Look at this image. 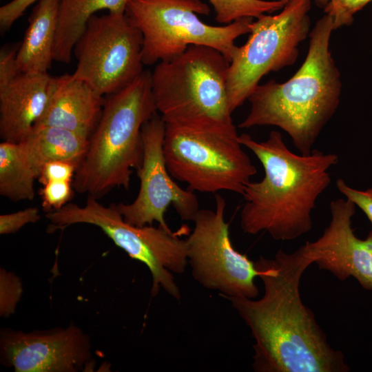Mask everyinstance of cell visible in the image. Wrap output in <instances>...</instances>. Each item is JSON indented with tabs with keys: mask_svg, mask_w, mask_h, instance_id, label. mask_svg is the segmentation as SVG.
<instances>
[{
	"mask_svg": "<svg viewBox=\"0 0 372 372\" xmlns=\"http://www.w3.org/2000/svg\"><path fill=\"white\" fill-rule=\"evenodd\" d=\"M53 232L77 223L99 227L114 242L132 259L147 266L152 278L151 296H156L161 288L177 300L181 293L172 273L185 272L187 260V240L176 232L158 226L138 227L124 220L114 204L105 207L98 199L88 196L85 206L68 203L62 208L48 212Z\"/></svg>",
	"mask_w": 372,
	"mask_h": 372,
	"instance_id": "ba28073f",
	"label": "cell"
},
{
	"mask_svg": "<svg viewBox=\"0 0 372 372\" xmlns=\"http://www.w3.org/2000/svg\"><path fill=\"white\" fill-rule=\"evenodd\" d=\"M331 220L315 241L301 246L304 255L321 270L340 280L353 277L366 290H372V231L358 238L351 227L355 205L347 198L330 203Z\"/></svg>",
	"mask_w": 372,
	"mask_h": 372,
	"instance_id": "5bb4252c",
	"label": "cell"
},
{
	"mask_svg": "<svg viewBox=\"0 0 372 372\" xmlns=\"http://www.w3.org/2000/svg\"><path fill=\"white\" fill-rule=\"evenodd\" d=\"M156 112L149 70L108 95L75 172V191L99 199L115 187L127 189L132 169L142 163V127Z\"/></svg>",
	"mask_w": 372,
	"mask_h": 372,
	"instance_id": "277c9868",
	"label": "cell"
},
{
	"mask_svg": "<svg viewBox=\"0 0 372 372\" xmlns=\"http://www.w3.org/2000/svg\"><path fill=\"white\" fill-rule=\"evenodd\" d=\"M37 1L17 55L20 73H48L54 60L60 0Z\"/></svg>",
	"mask_w": 372,
	"mask_h": 372,
	"instance_id": "e0dca14e",
	"label": "cell"
},
{
	"mask_svg": "<svg viewBox=\"0 0 372 372\" xmlns=\"http://www.w3.org/2000/svg\"><path fill=\"white\" fill-rule=\"evenodd\" d=\"M311 0H290L276 14L253 21L247 41L236 46L227 70L231 112L248 99L260 79L295 63L299 45L311 32Z\"/></svg>",
	"mask_w": 372,
	"mask_h": 372,
	"instance_id": "9c48e42d",
	"label": "cell"
},
{
	"mask_svg": "<svg viewBox=\"0 0 372 372\" xmlns=\"http://www.w3.org/2000/svg\"><path fill=\"white\" fill-rule=\"evenodd\" d=\"M333 31L331 20L324 14L311 30L298 71L285 82L258 84L248 97L250 110L239 127L275 126L289 135L299 153L313 151L340 102L341 74L330 50Z\"/></svg>",
	"mask_w": 372,
	"mask_h": 372,
	"instance_id": "3957f363",
	"label": "cell"
},
{
	"mask_svg": "<svg viewBox=\"0 0 372 372\" xmlns=\"http://www.w3.org/2000/svg\"><path fill=\"white\" fill-rule=\"evenodd\" d=\"M39 0H12L0 8V26L6 30L21 17L25 10Z\"/></svg>",
	"mask_w": 372,
	"mask_h": 372,
	"instance_id": "f1b7e54d",
	"label": "cell"
},
{
	"mask_svg": "<svg viewBox=\"0 0 372 372\" xmlns=\"http://www.w3.org/2000/svg\"><path fill=\"white\" fill-rule=\"evenodd\" d=\"M143 36L125 14L92 15L74 46L72 76L103 96L118 92L144 71Z\"/></svg>",
	"mask_w": 372,
	"mask_h": 372,
	"instance_id": "30bf717a",
	"label": "cell"
},
{
	"mask_svg": "<svg viewBox=\"0 0 372 372\" xmlns=\"http://www.w3.org/2000/svg\"><path fill=\"white\" fill-rule=\"evenodd\" d=\"M40 219L37 207H28L17 212L0 216V234L15 233L22 227L34 223Z\"/></svg>",
	"mask_w": 372,
	"mask_h": 372,
	"instance_id": "d4e9b609",
	"label": "cell"
},
{
	"mask_svg": "<svg viewBox=\"0 0 372 372\" xmlns=\"http://www.w3.org/2000/svg\"><path fill=\"white\" fill-rule=\"evenodd\" d=\"M238 141L236 128L166 124L163 153L170 175L202 193L242 194L257 169Z\"/></svg>",
	"mask_w": 372,
	"mask_h": 372,
	"instance_id": "52a82bcc",
	"label": "cell"
},
{
	"mask_svg": "<svg viewBox=\"0 0 372 372\" xmlns=\"http://www.w3.org/2000/svg\"><path fill=\"white\" fill-rule=\"evenodd\" d=\"M238 141L257 157L265 172L260 181L250 180L242 194V231L252 235L265 231L276 240L308 233L312 211L331 182L329 169L338 163V156L317 149L309 154L293 153L275 130L263 141L248 134L238 135Z\"/></svg>",
	"mask_w": 372,
	"mask_h": 372,
	"instance_id": "7a4b0ae2",
	"label": "cell"
},
{
	"mask_svg": "<svg viewBox=\"0 0 372 372\" xmlns=\"http://www.w3.org/2000/svg\"><path fill=\"white\" fill-rule=\"evenodd\" d=\"M312 263L299 247L279 249L273 258L255 261L264 285L262 298L225 297L249 328L255 340L256 372H347L342 351L329 344L314 313L300 295L301 277Z\"/></svg>",
	"mask_w": 372,
	"mask_h": 372,
	"instance_id": "6da1fadb",
	"label": "cell"
},
{
	"mask_svg": "<svg viewBox=\"0 0 372 372\" xmlns=\"http://www.w3.org/2000/svg\"><path fill=\"white\" fill-rule=\"evenodd\" d=\"M276 1H282L285 2H287L290 0H276ZM329 0H316L317 3H318L320 5L324 6Z\"/></svg>",
	"mask_w": 372,
	"mask_h": 372,
	"instance_id": "f546056e",
	"label": "cell"
},
{
	"mask_svg": "<svg viewBox=\"0 0 372 372\" xmlns=\"http://www.w3.org/2000/svg\"><path fill=\"white\" fill-rule=\"evenodd\" d=\"M129 0H60L54 60L70 63L72 52L90 18L99 10L125 14Z\"/></svg>",
	"mask_w": 372,
	"mask_h": 372,
	"instance_id": "d6986e66",
	"label": "cell"
},
{
	"mask_svg": "<svg viewBox=\"0 0 372 372\" xmlns=\"http://www.w3.org/2000/svg\"><path fill=\"white\" fill-rule=\"evenodd\" d=\"M105 100L86 83L64 74L50 79L45 110L34 127L70 130L90 137Z\"/></svg>",
	"mask_w": 372,
	"mask_h": 372,
	"instance_id": "9a60e30c",
	"label": "cell"
},
{
	"mask_svg": "<svg viewBox=\"0 0 372 372\" xmlns=\"http://www.w3.org/2000/svg\"><path fill=\"white\" fill-rule=\"evenodd\" d=\"M165 127L157 114L143 124V160L137 169L138 194L132 203L114 204L124 220L135 226L152 225L156 222L158 226L170 230L165 220L170 205L183 220L193 221L199 211L198 200L194 192L181 188L167 169L163 153Z\"/></svg>",
	"mask_w": 372,
	"mask_h": 372,
	"instance_id": "7c38bea8",
	"label": "cell"
},
{
	"mask_svg": "<svg viewBox=\"0 0 372 372\" xmlns=\"http://www.w3.org/2000/svg\"><path fill=\"white\" fill-rule=\"evenodd\" d=\"M229 65L220 51L201 45L158 62L151 72L152 91L165 124L235 129L227 88Z\"/></svg>",
	"mask_w": 372,
	"mask_h": 372,
	"instance_id": "5b68a950",
	"label": "cell"
},
{
	"mask_svg": "<svg viewBox=\"0 0 372 372\" xmlns=\"http://www.w3.org/2000/svg\"><path fill=\"white\" fill-rule=\"evenodd\" d=\"M78 168V165L68 161H52L46 163L38 178L43 185L48 181H70Z\"/></svg>",
	"mask_w": 372,
	"mask_h": 372,
	"instance_id": "484cf974",
	"label": "cell"
},
{
	"mask_svg": "<svg viewBox=\"0 0 372 372\" xmlns=\"http://www.w3.org/2000/svg\"><path fill=\"white\" fill-rule=\"evenodd\" d=\"M0 352L2 364L16 372H76L92 356L90 338L74 324L30 333L3 329Z\"/></svg>",
	"mask_w": 372,
	"mask_h": 372,
	"instance_id": "4fadbf2b",
	"label": "cell"
},
{
	"mask_svg": "<svg viewBox=\"0 0 372 372\" xmlns=\"http://www.w3.org/2000/svg\"><path fill=\"white\" fill-rule=\"evenodd\" d=\"M20 43L3 48L0 52V89L6 87L21 73L19 71L17 55Z\"/></svg>",
	"mask_w": 372,
	"mask_h": 372,
	"instance_id": "83f0119b",
	"label": "cell"
},
{
	"mask_svg": "<svg viewBox=\"0 0 372 372\" xmlns=\"http://www.w3.org/2000/svg\"><path fill=\"white\" fill-rule=\"evenodd\" d=\"M216 13V21L229 24L243 18L256 19L263 14L281 10L287 2L276 0H209Z\"/></svg>",
	"mask_w": 372,
	"mask_h": 372,
	"instance_id": "44dd1931",
	"label": "cell"
},
{
	"mask_svg": "<svg viewBox=\"0 0 372 372\" xmlns=\"http://www.w3.org/2000/svg\"><path fill=\"white\" fill-rule=\"evenodd\" d=\"M51 76L48 73H21L0 89V136L19 143L32 132L48 100Z\"/></svg>",
	"mask_w": 372,
	"mask_h": 372,
	"instance_id": "2e32d148",
	"label": "cell"
},
{
	"mask_svg": "<svg viewBox=\"0 0 372 372\" xmlns=\"http://www.w3.org/2000/svg\"><path fill=\"white\" fill-rule=\"evenodd\" d=\"M39 194L45 211H52L62 208L73 195L71 182L48 181L43 184Z\"/></svg>",
	"mask_w": 372,
	"mask_h": 372,
	"instance_id": "cb8c5ba5",
	"label": "cell"
},
{
	"mask_svg": "<svg viewBox=\"0 0 372 372\" xmlns=\"http://www.w3.org/2000/svg\"><path fill=\"white\" fill-rule=\"evenodd\" d=\"M225 207L224 198L216 194L214 210L199 209L196 214L186 239L188 264L197 282L218 291L223 298H256L258 272L255 262L234 247L225 220Z\"/></svg>",
	"mask_w": 372,
	"mask_h": 372,
	"instance_id": "8fae6325",
	"label": "cell"
},
{
	"mask_svg": "<svg viewBox=\"0 0 372 372\" xmlns=\"http://www.w3.org/2000/svg\"><path fill=\"white\" fill-rule=\"evenodd\" d=\"M372 0H329L324 14L332 21L334 30L350 25L355 14Z\"/></svg>",
	"mask_w": 372,
	"mask_h": 372,
	"instance_id": "603a6c76",
	"label": "cell"
},
{
	"mask_svg": "<svg viewBox=\"0 0 372 372\" xmlns=\"http://www.w3.org/2000/svg\"><path fill=\"white\" fill-rule=\"evenodd\" d=\"M336 187L346 198L366 214L372 225V187L364 191L357 189L348 185L342 178L336 180Z\"/></svg>",
	"mask_w": 372,
	"mask_h": 372,
	"instance_id": "4316f807",
	"label": "cell"
},
{
	"mask_svg": "<svg viewBox=\"0 0 372 372\" xmlns=\"http://www.w3.org/2000/svg\"><path fill=\"white\" fill-rule=\"evenodd\" d=\"M35 176L52 161H68L78 167L88 148L89 138L65 128L34 127L28 136L19 143Z\"/></svg>",
	"mask_w": 372,
	"mask_h": 372,
	"instance_id": "ac0fdd59",
	"label": "cell"
},
{
	"mask_svg": "<svg viewBox=\"0 0 372 372\" xmlns=\"http://www.w3.org/2000/svg\"><path fill=\"white\" fill-rule=\"evenodd\" d=\"M36 176L20 143L0 144V194L14 202L32 200Z\"/></svg>",
	"mask_w": 372,
	"mask_h": 372,
	"instance_id": "ffe728a7",
	"label": "cell"
},
{
	"mask_svg": "<svg viewBox=\"0 0 372 372\" xmlns=\"http://www.w3.org/2000/svg\"><path fill=\"white\" fill-rule=\"evenodd\" d=\"M209 12L201 0H129L125 14L142 34L144 65L171 60L192 45L215 48L230 63L235 41L249 33L254 19L212 25L198 17Z\"/></svg>",
	"mask_w": 372,
	"mask_h": 372,
	"instance_id": "8992f818",
	"label": "cell"
},
{
	"mask_svg": "<svg viewBox=\"0 0 372 372\" xmlns=\"http://www.w3.org/2000/svg\"><path fill=\"white\" fill-rule=\"evenodd\" d=\"M23 293L21 279L14 273L0 270V316L8 318L14 313Z\"/></svg>",
	"mask_w": 372,
	"mask_h": 372,
	"instance_id": "7402d4cb",
	"label": "cell"
}]
</instances>
